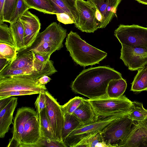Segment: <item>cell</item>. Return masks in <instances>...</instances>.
<instances>
[{
	"label": "cell",
	"instance_id": "obj_5",
	"mask_svg": "<svg viewBox=\"0 0 147 147\" xmlns=\"http://www.w3.org/2000/svg\"><path fill=\"white\" fill-rule=\"evenodd\" d=\"M114 35L121 45L147 48V28L121 24L115 30Z\"/></svg>",
	"mask_w": 147,
	"mask_h": 147
},
{
	"label": "cell",
	"instance_id": "obj_38",
	"mask_svg": "<svg viewBox=\"0 0 147 147\" xmlns=\"http://www.w3.org/2000/svg\"><path fill=\"white\" fill-rule=\"evenodd\" d=\"M56 15L57 20L60 22L65 24H74L73 20L66 13H57Z\"/></svg>",
	"mask_w": 147,
	"mask_h": 147
},
{
	"label": "cell",
	"instance_id": "obj_2",
	"mask_svg": "<svg viewBox=\"0 0 147 147\" xmlns=\"http://www.w3.org/2000/svg\"><path fill=\"white\" fill-rule=\"evenodd\" d=\"M65 45L73 60L84 67L99 64L107 55L106 52L87 43L77 33L72 31L68 34Z\"/></svg>",
	"mask_w": 147,
	"mask_h": 147
},
{
	"label": "cell",
	"instance_id": "obj_41",
	"mask_svg": "<svg viewBox=\"0 0 147 147\" xmlns=\"http://www.w3.org/2000/svg\"><path fill=\"white\" fill-rule=\"evenodd\" d=\"M5 0H0V22H3V13Z\"/></svg>",
	"mask_w": 147,
	"mask_h": 147
},
{
	"label": "cell",
	"instance_id": "obj_37",
	"mask_svg": "<svg viewBox=\"0 0 147 147\" xmlns=\"http://www.w3.org/2000/svg\"><path fill=\"white\" fill-rule=\"evenodd\" d=\"M44 91H41L39 94L34 103L37 113H40L46 108Z\"/></svg>",
	"mask_w": 147,
	"mask_h": 147
},
{
	"label": "cell",
	"instance_id": "obj_39",
	"mask_svg": "<svg viewBox=\"0 0 147 147\" xmlns=\"http://www.w3.org/2000/svg\"><path fill=\"white\" fill-rule=\"evenodd\" d=\"M30 51L32 52L35 59L42 63H46L50 60V55H45L32 51Z\"/></svg>",
	"mask_w": 147,
	"mask_h": 147
},
{
	"label": "cell",
	"instance_id": "obj_13",
	"mask_svg": "<svg viewBox=\"0 0 147 147\" xmlns=\"http://www.w3.org/2000/svg\"><path fill=\"white\" fill-rule=\"evenodd\" d=\"M42 138L37 113L30 117L24 125L20 147H36Z\"/></svg>",
	"mask_w": 147,
	"mask_h": 147
},
{
	"label": "cell",
	"instance_id": "obj_30",
	"mask_svg": "<svg viewBox=\"0 0 147 147\" xmlns=\"http://www.w3.org/2000/svg\"><path fill=\"white\" fill-rule=\"evenodd\" d=\"M83 98L79 96H75L70 99L68 102L61 105L64 114H72L82 102Z\"/></svg>",
	"mask_w": 147,
	"mask_h": 147
},
{
	"label": "cell",
	"instance_id": "obj_35",
	"mask_svg": "<svg viewBox=\"0 0 147 147\" xmlns=\"http://www.w3.org/2000/svg\"><path fill=\"white\" fill-rule=\"evenodd\" d=\"M36 92L30 90H12L0 92V99L17 96L30 95L36 94Z\"/></svg>",
	"mask_w": 147,
	"mask_h": 147
},
{
	"label": "cell",
	"instance_id": "obj_25",
	"mask_svg": "<svg viewBox=\"0 0 147 147\" xmlns=\"http://www.w3.org/2000/svg\"><path fill=\"white\" fill-rule=\"evenodd\" d=\"M64 123L62 132V138L63 141L65 143L69 135L82 124L73 114H64Z\"/></svg>",
	"mask_w": 147,
	"mask_h": 147
},
{
	"label": "cell",
	"instance_id": "obj_40",
	"mask_svg": "<svg viewBox=\"0 0 147 147\" xmlns=\"http://www.w3.org/2000/svg\"><path fill=\"white\" fill-rule=\"evenodd\" d=\"M51 80V78L48 76L45 75L39 78L38 81L40 84L45 85L49 82Z\"/></svg>",
	"mask_w": 147,
	"mask_h": 147
},
{
	"label": "cell",
	"instance_id": "obj_20",
	"mask_svg": "<svg viewBox=\"0 0 147 147\" xmlns=\"http://www.w3.org/2000/svg\"><path fill=\"white\" fill-rule=\"evenodd\" d=\"M37 115L40 124L42 137L54 140L59 141L54 133L48 118L46 108L40 113H37Z\"/></svg>",
	"mask_w": 147,
	"mask_h": 147
},
{
	"label": "cell",
	"instance_id": "obj_11",
	"mask_svg": "<svg viewBox=\"0 0 147 147\" xmlns=\"http://www.w3.org/2000/svg\"><path fill=\"white\" fill-rule=\"evenodd\" d=\"M121 46L120 58L129 70L136 71L147 65V48Z\"/></svg>",
	"mask_w": 147,
	"mask_h": 147
},
{
	"label": "cell",
	"instance_id": "obj_14",
	"mask_svg": "<svg viewBox=\"0 0 147 147\" xmlns=\"http://www.w3.org/2000/svg\"><path fill=\"white\" fill-rule=\"evenodd\" d=\"M18 98L11 97L0 99V138H4L13 124L14 112L18 104Z\"/></svg>",
	"mask_w": 147,
	"mask_h": 147
},
{
	"label": "cell",
	"instance_id": "obj_21",
	"mask_svg": "<svg viewBox=\"0 0 147 147\" xmlns=\"http://www.w3.org/2000/svg\"><path fill=\"white\" fill-rule=\"evenodd\" d=\"M127 87L126 81L122 78L111 80L108 84L107 90V96L117 98L122 96Z\"/></svg>",
	"mask_w": 147,
	"mask_h": 147
},
{
	"label": "cell",
	"instance_id": "obj_23",
	"mask_svg": "<svg viewBox=\"0 0 147 147\" xmlns=\"http://www.w3.org/2000/svg\"><path fill=\"white\" fill-rule=\"evenodd\" d=\"M15 42L17 51L19 52L25 49L24 30L22 24L20 20L12 24L9 27Z\"/></svg>",
	"mask_w": 147,
	"mask_h": 147
},
{
	"label": "cell",
	"instance_id": "obj_34",
	"mask_svg": "<svg viewBox=\"0 0 147 147\" xmlns=\"http://www.w3.org/2000/svg\"><path fill=\"white\" fill-rule=\"evenodd\" d=\"M67 147L63 141L53 140L42 137L37 144L36 147Z\"/></svg>",
	"mask_w": 147,
	"mask_h": 147
},
{
	"label": "cell",
	"instance_id": "obj_29",
	"mask_svg": "<svg viewBox=\"0 0 147 147\" xmlns=\"http://www.w3.org/2000/svg\"><path fill=\"white\" fill-rule=\"evenodd\" d=\"M0 42L16 47L10 27L4 22H0Z\"/></svg>",
	"mask_w": 147,
	"mask_h": 147
},
{
	"label": "cell",
	"instance_id": "obj_26",
	"mask_svg": "<svg viewBox=\"0 0 147 147\" xmlns=\"http://www.w3.org/2000/svg\"><path fill=\"white\" fill-rule=\"evenodd\" d=\"M100 131L89 134L83 137L72 147L100 146L102 140Z\"/></svg>",
	"mask_w": 147,
	"mask_h": 147
},
{
	"label": "cell",
	"instance_id": "obj_19",
	"mask_svg": "<svg viewBox=\"0 0 147 147\" xmlns=\"http://www.w3.org/2000/svg\"><path fill=\"white\" fill-rule=\"evenodd\" d=\"M5 67L12 69H36L34 67V56L32 52L22 53Z\"/></svg>",
	"mask_w": 147,
	"mask_h": 147
},
{
	"label": "cell",
	"instance_id": "obj_4",
	"mask_svg": "<svg viewBox=\"0 0 147 147\" xmlns=\"http://www.w3.org/2000/svg\"><path fill=\"white\" fill-rule=\"evenodd\" d=\"M128 114L114 120L100 131L101 147H117L132 131L135 124Z\"/></svg>",
	"mask_w": 147,
	"mask_h": 147
},
{
	"label": "cell",
	"instance_id": "obj_10",
	"mask_svg": "<svg viewBox=\"0 0 147 147\" xmlns=\"http://www.w3.org/2000/svg\"><path fill=\"white\" fill-rule=\"evenodd\" d=\"M125 115H126L100 117L95 121L82 125L69 135L66 139L65 143L67 147H72L83 137L89 134L101 131L114 120Z\"/></svg>",
	"mask_w": 147,
	"mask_h": 147
},
{
	"label": "cell",
	"instance_id": "obj_12",
	"mask_svg": "<svg viewBox=\"0 0 147 147\" xmlns=\"http://www.w3.org/2000/svg\"><path fill=\"white\" fill-rule=\"evenodd\" d=\"M37 112L32 108L22 107L17 111L11 130L12 137L7 147H20L24 125L28 119Z\"/></svg>",
	"mask_w": 147,
	"mask_h": 147
},
{
	"label": "cell",
	"instance_id": "obj_22",
	"mask_svg": "<svg viewBox=\"0 0 147 147\" xmlns=\"http://www.w3.org/2000/svg\"><path fill=\"white\" fill-rule=\"evenodd\" d=\"M138 71L131 84V90L138 92L147 90V65Z\"/></svg>",
	"mask_w": 147,
	"mask_h": 147
},
{
	"label": "cell",
	"instance_id": "obj_16",
	"mask_svg": "<svg viewBox=\"0 0 147 147\" xmlns=\"http://www.w3.org/2000/svg\"><path fill=\"white\" fill-rule=\"evenodd\" d=\"M122 0H87L102 14V19L98 28L106 27L116 14L118 7Z\"/></svg>",
	"mask_w": 147,
	"mask_h": 147
},
{
	"label": "cell",
	"instance_id": "obj_43",
	"mask_svg": "<svg viewBox=\"0 0 147 147\" xmlns=\"http://www.w3.org/2000/svg\"><path fill=\"white\" fill-rule=\"evenodd\" d=\"M138 122H139L141 123L147 131V119L142 121Z\"/></svg>",
	"mask_w": 147,
	"mask_h": 147
},
{
	"label": "cell",
	"instance_id": "obj_3",
	"mask_svg": "<svg viewBox=\"0 0 147 147\" xmlns=\"http://www.w3.org/2000/svg\"><path fill=\"white\" fill-rule=\"evenodd\" d=\"M88 100L99 117L128 114L133 107V102L123 95L117 98L106 96Z\"/></svg>",
	"mask_w": 147,
	"mask_h": 147
},
{
	"label": "cell",
	"instance_id": "obj_28",
	"mask_svg": "<svg viewBox=\"0 0 147 147\" xmlns=\"http://www.w3.org/2000/svg\"><path fill=\"white\" fill-rule=\"evenodd\" d=\"M17 51L16 47L0 42V59H6L10 63L16 58Z\"/></svg>",
	"mask_w": 147,
	"mask_h": 147
},
{
	"label": "cell",
	"instance_id": "obj_1",
	"mask_svg": "<svg viewBox=\"0 0 147 147\" xmlns=\"http://www.w3.org/2000/svg\"><path fill=\"white\" fill-rule=\"evenodd\" d=\"M122 78L121 73L114 68L103 66L83 70L71 84V90L94 99L107 96L109 83L114 79Z\"/></svg>",
	"mask_w": 147,
	"mask_h": 147
},
{
	"label": "cell",
	"instance_id": "obj_31",
	"mask_svg": "<svg viewBox=\"0 0 147 147\" xmlns=\"http://www.w3.org/2000/svg\"><path fill=\"white\" fill-rule=\"evenodd\" d=\"M28 9L25 0H18L9 23L12 24L19 20L22 16Z\"/></svg>",
	"mask_w": 147,
	"mask_h": 147
},
{
	"label": "cell",
	"instance_id": "obj_7",
	"mask_svg": "<svg viewBox=\"0 0 147 147\" xmlns=\"http://www.w3.org/2000/svg\"><path fill=\"white\" fill-rule=\"evenodd\" d=\"M45 85L40 84L38 80L23 77L0 78V92L12 90H30L39 94L47 90Z\"/></svg>",
	"mask_w": 147,
	"mask_h": 147
},
{
	"label": "cell",
	"instance_id": "obj_6",
	"mask_svg": "<svg viewBox=\"0 0 147 147\" xmlns=\"http://www.w3.org/2000/svg\"><path fill=\"white\" fill-rule=\"evenodd\" d=\"M66 29L56 22H53L44 30L39 33L33 43L28 48L41 44L50 47L57 51L59 50L63 46V42L66 37Z\"/></svg>",
	"mask_w": 147,
	"mask_h": 147
},
{
	"label": "cell",
	"instance_id": "obj_33",
	"mask_svg": "<svg viewBox=\"0 0 147 147\" xmlns=\"http://www.w3.org/2000/svg\"><path fill=\"white\" fill-rule=\"evenodd\" d=\"M53 6L56 13H65L68 14L74 22L73 15L65 3L61 0H49Z\"/></svg>",
	"mask_w": 147,
	"mask_h": 147
},
{
	"label": "cell",
	"instance_id": "obj_18",
	"mask_svg": "<svg viewBox=\"0 0 147 147\" xmlns=\"http://www.w3.org/2000/svg\"><path fill=\"white\" fill-rule=\"evenodd\" d=\"M72 114L78 119L82 125L95 121L99 117L95 114L88 99L84 98Z\"/></svg>",
	"mask_w": 147,
	"mask_h": 147
},
{
	"label": "cell",
	"instance_id": "obj_27",
	"mask_svg": "<svg viewBox=\"0 0 147 147\" xmlns=\"http://www.w3.org/2000/svg\"><path fill=\"white\" fill-rule=\"evenodd\" d=\"M133 107L128 114L129 117L133 121H142L147 119V110L143 104L139 102H133Z\"/></svg>",
	"mask_w": 147,
	"mask_h": 147
},
{
	"label": "cell",
	"instance_id": "obj_15",
	"mask_svg": "<svg viewBox=\"0 0 147 147\" xmlns=\"http://www.w3.org/2000/svg\"><path fill=\"white\" fill-rule=\"evenodd\" d=\"M20 20L24 28V50L30 47L34 42L39 33L41 23L38 17L28 10Z\"/></svg>",
	"mask_w": 147,
	"mask_h": 147
},
{
	"label": "cell",
	"instance_id": "obj_44",
	"mask_svg": "<svg viewBox=\"0 0 147 147\" xmlns=\"http://www.w3.org/2000/svg\"><path fill=\"white\" fill-rule=\"evenodd\" d=\"M138 3L145 5H147V0H135Z\"/></svg>",
	"mask_w": 147,
	"mask_h": 147
},
{
	"label": "cell",
	"instance_id": "obj_32",
	"mask_svg": "<svg viewBox=\"0 0 147 147\" xmlns=\"http://www.w3.org/2000/svg\"><path fill=\"white\" fill-rule=\"evenodd\" d=\"M18 0H5L3 13V22L9 23Z\"/></svg>",
	"mask_w": 147,
	"mask_h": 147
},
{
	"label": "cell",
	"instance_id": "obj_36",
	"mask_svg": "<svg viewBox=\"0 0 147 147\" xmlns=\"http://www.w3.org/2000/svg\"><path fill=\"white\" fill-rule=\"evenodd\" d=\"M71 11L74 19V24L76 25L78 21L79 15L76 4V0H61Z\"/></svg>",
	"mask_w": 147,
	"mask_h": 147
},
{
	"label": "cell",
	"instance_id": "obj_8",
	"mask_svg": "<svg viewBox=\"0 0 147 147\" xmlns=\"http://www.w3.org/2000/svg\"><path fill=\"white\" fill-rule=\"evenodd\" d=\"M44 93L48 118L58 140L63 141L62 132L64 123V117L61 105L47 90L44 91Z\"/></svg>",
	"mask_w": 147,
	"mask_h": 147
},
{
	"label": "cell",
	"instance_id": "obj_24",
	"mask_svg": "<svg viewBox=\"0 0 147 147\" xmlns=\"http://www.w3.org/2000/svg\"><path fill=\"white\" fill-rule=\"evenodd\" d=\"M29 9H33L45 14H56L54 7L49 0H25Z\"/></svg>",
	"mask_w": 147,
	"mask_h": 147
},
{
	"label": "cell",
	"instance_id": "obj_9",
	"mask_svg": "<svg viewBox=\"0 0 147 147\" xmlns=\"http://www.w3.org/2000/svg\"><path fill=\"white\" fill-rule=\"evenodd\" d=\"M78 21L75 27L82 32L94 33L98 28L95 16L96 9L88 1L76 0Z\"/></svg>",
	"mask_w": 147,
	"mask_h": 147
},
{
	"label": "cell",
	"instance_id": "obj_17",
	"mask_svg": "<svg viewBox=\"0 0 147 147\" xmlns=\"http://www.w3.org/2000/svg\"><path fill=\"white\" fill-rule=\"evenodd\" d=\"M117 147H147V131L139 122L129 135Z\"/></svg>",
	"mask_w": 147,
	"mask_h": 147
},
{
	"label": "cell",
	"instance_id": "obj_42",
	"mask_svg": "<svg viewBox=\"0 0 147 147\" xmlns=\"http://www.w3.org/2000/svg\"><path fill=\"white\" fill-rule=\"evenodd\" d=\"M95 16L98 22V26L99 27V25L102 21V17L101 14L99 10L96 9L95 13Z\"/></svg>",
	"mask_w": 147,
	"mask_h": 147
}]
</instances>
